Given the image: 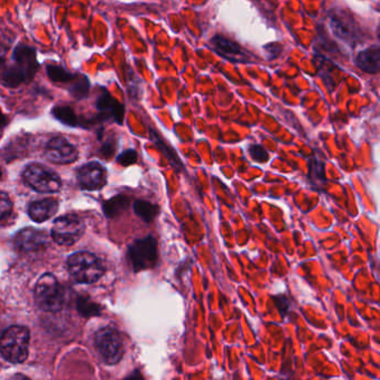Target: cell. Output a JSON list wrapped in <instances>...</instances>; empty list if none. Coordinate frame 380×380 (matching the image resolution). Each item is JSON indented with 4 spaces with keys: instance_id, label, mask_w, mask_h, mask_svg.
<instances>
[{
    "instance_id": "cell-1",
    "label": "cell",
    "mask_w": 380,
    "mask_h": 380,
    "mask_svg": "<svg viewBox=\"0 0 380 380\" xmlns=\"http://www.w3.org/2000/svg\"><path fill=\"white\" fill-rule=\"evenodd\" d=\"M30 331L24 326H13L0 336V352L13 364H21L28 357Z\"/></svg>"
},
{
    "instance_id": "cell-2",
    "label": "cell",
    "mask_w": 380,
    "mask_h": 380,
    "mask_svg": "<svg viewBox=\"0 0 380 380\" xmlns=\"http://www.w3.org/2000/svg\"><path fill=\"white\" fill-rule=\"evenodd\" d=\"M69 271L76 283L90 285L96 283L103 275L105 268L95 254L90 252H76L67 261Z\"/></svg>"
},
{
    "instance_id": "cell-3",
    "label": "cell",
    "mask_w": 380,
    "mask_h": 380,
    "mask_svg": "<svg viewBox=\"0 0 380 380\" xmlns=\"http://www.w3.org/2000/svg\"><path fill=\"white\" fill-rule=\"evenodd\" d=\"M328 18L333 34L341 42L351 47H355L357 44L362 42L364 34L362 27L348 11L340 8L331 9L328 13Z\"/></svg>"
},
{
    "instance_id": "cell-4",
    "label": "cell",
    "mask_w": 380,
    "mask_h": 380,
    "mask_svg": "<svg viewBox=\"0 0 380 380\" xmlns=\"http://www.w3.org/2000/svg\"><path fill=\"white\" fill-rule=\"evenodd\" d=\"M35 300L44 311L56 312L63 308V287L53 275L45 273L40 277L35 288Z\"/></svg>"
},
{
    "instance_id": "cell-5",
    "label": "cell",
    "mask_w": 380,
    "mask_h": 380,
    "mask_svg": "<svg viewBox=\"0 0 380 380\" xmlns=\"http://www.w3.org/2000/svg\"><path fill=\"white\" fill-rule=\"evenodd\" d=\"M95 346L100 358L106 364H117L124 356V341L121 333L111 327L97 331Z\"/></svg>"
},
{
    "instance_id": "cell-6",
    "label": "cell",
    "mask_w": 380,
    "mask_h": 380,
    "mask_svg": "<svg viewBox=\"0 0 380 380\" xmlns=\"http://www.w3.org/2000/svg\"><path fill=\"white\" fill-rule=\"evenodd\" d=\"M127 256L135 272L152 269L159 259L158 241L152 235L138 239L131 244Z\"/></svg>"
},
{
    "instance_id": "cell-7",
    "label": "cell",
    "mask_w": 380,
    "mask_h": 380,
    "mask_svg": "<svg viewBox=\"0 0 380 380\" xmlns=\"http://www.w3.org/2000/svg\"><path fill=\"white\" fill-rule=\"evenodd\" d=\"M25 182L32 190L40 193H53L61 188V179L55 172L42 164H30L23 173Z\"/></svg>"
},
{
    "instance_id": "cell-8",
    "label": "cell",
    "mask_w": 380,
    "mask_h": 380,
    "mask_svg": "<svg viewBox=\"0 0 380 380\" xmlns=\"http://www.w3.org/2000/svg\"><path fill=\"white\" fill-rule=\"evenodd\" d=\"M84 222L75 214H67L54 222L52 237L59 246H71L82 238Z\"/></svg>"
},
{
    "instance_id": "cell-9",
    "label": "cell",
    "mask_w": 380,
    "mask_h": 380,
    "mask_svg": "<svg viewBox=\"0 0 380 380\" xmlns=\"http://www.w3.org/2000/svg\"><path fill=\"white\" fill-rule=\"evenodd\" d=\"M45 155L53 163L69 164L76 161L78 158V150L66 138L56 136L47 143Z\"/></svg>"
},
{
    "instance_id": "cell-10",
    "label": "cell",
    "mask_w": 380,
    "mask_h": 380,
    "mask_svg": "<svg viewBox=\"0 0 380 380\" xmlns=\"http://www.w3.org/2000/svg\"><path fill=\"white\" fill-rule=\"evenodd\" d=\"M13 65L24 73L27 83L32 82L40 69L36 50L25 44H18L13 49Z\"/></svg>"
},
{
    "instance_id": "cell-11",
    "label": "cell",
    "mask_w": 380,
    "mask_h": 380,
    "mask_svg": "<svg viewBox=\"0 0 380 380\" xmlns=\"http://www.w3.org/2000/svg\"><path fill=\"white\" fill-rule=\"evenodd\" d=\"M78 182L85 190H100L103 188L107 181V173L102 164L98 162H90L85 164L78 171Z\"/></svg>"
},
{
    "instance_id": "cell-12",
    "label": "cell",
    "mask_w": 380,
    "mask_h": 380,
    "mask_svg": "<svg viewBox=\"0 0 380 380\" xmlns=\"http://www.w3.org/2000/svg\"><path fill=\"white\" fill-rule=\"evenodd\" d=\"M95 104L96 109L102 112V117L105 119H112L117 124H123L125 115L124 105L115 100L109 90L102 88Z\"/></svg>"
},
{
    "instance_id": "cell-13",
    "label": "cell",
    "mask_w": 380,
    "mask_h": 380,
    "mask_svg": "<svg viewBox=\"0 0 380 380\" xmlns=\"http://www.w3.org/2000/svg\"><path fill=\"white\" fill-rule=\"evenodd\" d=\"M47 237L42 231L35 230L32 227L24 229L17 233L15 247L21 252H34L45 248Z\"/></svg>"
},
{
    "instance_id": "cell-14",
    "label": "cell",
    "mask_w": 380,
    "mask_h": 380,
    "mask_svg": "<svg viewBox=\"0 0 380 380\" xmlns=\"http://www.w3.org/2000/svg\"><path fill=\"white\" fill-rule=\"evenodd\" d=\"M212 46L218 54L231 61H246V52L241 48L238 42L225 38L222 35H215L211 40Z\"/></svg>"
},
{
    "instance_id": "cell-15",
    "label": "cell",
    "mask_w": 380,
    "mask_h": 380,
    "mask_svg": "<svg viewBox=\"0 0 380 380\" xmlns=\"http://www.w3.org/2000/svg\"><path fill=\"white\" fill-rule=\"evenodd\" d=\"M355 64L360 71L367 74H377L380 69L379 46H372L360 52L355 57Z\"/></svg>"
},
{
    "instance_id": "cell-16",
    "label": "cell",
    "mask_w": 380,
    "mask_h": 380,
    "mask_svg": "<svg viewBox=\"0 0 380 380\" xmlns=\"http://www.w3.org/2000/svg\"><path fill=\"white\" fill-rule=\"evenodd\" d=\"M59 210V201L55 198H42V200L34 201L30 206L28 213L35 222H44L49 220L55 215Z\"/></svg>"
},
{
    "instance_id": "cell-17",
    "label": "cell",
    "mask_w": 380,
    "mask_h": 380,
    "mask_svg": "<svg viewBox=\"0 0 380 380\" xmlns=\"http://www.w3.org/2000/svg\"><path fill=\"white\" fill-rule=\"evenodd\" d=\"M25 83H27L26 76L16 65L4 67L0 71V84L5 88H17Z\"/></svg>"
},
{
    "instance_id": "cell-18",
    "label": "cell",
    "mask_w": 380,
    "mask_h": 380,
    "mask_svg": "<svg viewBox=\"0 0 380 380\" xmlns=\"http://www.w3.org/2000/svg\"><path fill=\"white\" fill-rule=\"evenodd\" d=\"M67 90H69L71 96H73L75 100H84L90 94V81L85 75L76 74L74 80L67 85Z\"/></svg>"
},
{
    "instance_id": "cell-19",
    "label": "cell",
    "mask_w": 380,
    "mask_h": 380,
    "mask_svg": "<svg viewBox=\"0 0 380 380\" xmlns=\"http://www.w3.org/2000/svg\"><path fill=\"white\" fill-rule=\"evenodd\" d=\"M130 198L125 196H114L111 200L106 201L103 209L107 218H117L119 214L126 211L127 208L130 206Z\"/></svg>"
},
{
    "instance_id": "cell-20",
    "label": "cell",
    "mask_w": 380,
    "mask_h": 380,
    "mask_svg": "<svg viewBox=\"0 0 380 380\" xmlns=\"http://www.w3.org/2000/svg\"><path fill=\"white\" fill-rule=\"evenodd\" d=\"M134 212L143 221L153 222L160 213L159 206L150 203L148 201L138 200L134 202Z\"/></svg>"
},
{
    "instance_id": "cell-21",
    "label": "cell",
    "mask_w": 380,
    "mask_h": 380,
    "mask_svg": "<svg viewBox=\"0 0 380 380\" xmlns=\"http://www.w3.org/2000/svg\"><path fill=\"white\" fill-rule=\"evenodd\" d=\"M52 115L55 117L57 121H61L63 124L67 126L76 127L80 124L78 117L74 109H71L69 105H57L52 109Z\"/></svg>"
},
{
    "instance_id": "cell-22",
    "label": "cell",
    "mask_w": 380,
    "mask_h": 380,
    "mask_svg": "<svg viewBox=\"0 0 380 380\" xmlns=\"http://www.w3.org/2000/svg\"><path fill=\"white\" fill-rule=\"evenodd\" d=\"M46 71H47L48 78L54 84L69 85L76 76V74H71L66 69L59 65H47Z\"/></svg>"
},
{
    "instance_id": "cell-23",
    "label": "cell",
    "mask_w": 380,
    "mask_h": 380,
    "mask_svg": "<svg viewBox=\"0 0 380 380\" xmlns=\"http://www.w3.org/2000/svg\"><path fill=\"white\" fill-rule=\"evenodd\" d=\"M150 138L153 140V142L155 143L156 146H159L160 150L163 152L165 155H167V159L171 161V163L175 167H182V163H181L180 160L177 158V153L174 150H172L170 146H167L163 141L160 138L159 134H156L153 131H150Z\"/></svg>"
},
{
    "instance_id": "cell-24",
    "label": "cell",
    "mask_w": 380,
    "mask_h": 380,
    "mask_svg": "<svg viewBox=\"0 0 380 380\" xmlns=\"http://www.w3.org/2000/svg\"><path fill=\"white\" fill-rule=\"evenodd\" d=\"M77 309L84 317H93L100 314V308L98 304H94L90 299L80 298L77 301Z\"/></svg>"
},
{
    "instance_id": "cell-25",
    "label": "cell",
    "mask_w": 380,
    "mask_h": 380,
    "mask_svg": "<svg viewBox=\"0 0 380 380\" xmlns=\"http://www.w3.org/2000/svg\"><path fill=\"white\" fill-rule=\"evenodd\" d=\"M309 177L311 181H322L325 182V165L319 160L312 159L310 161Z\"/></svg>"
},
{
    "instance_id": "cell-26",
    "label": "cell",
    "mask_w": 380,
    "mask_h": 380,
    "mask_svg": "<svg viewBox=\"0 0 380 380\" xmlns=\"http://www.w3.org/2000/svg\"><path fill=\"white\" fill-rule=\"evenodd\" d=\"M249 154L252 160L258 163H266V162L269 161V153L263 146H259V144H252V146H249Z\"/></svg>"
},
{
    "instance_id": "cell-27",
    "label": "cell",
    "mask_w": 380,
    "mask_h": 380,
    "mask_svg": "<svg viewBox=\"0 0 380 380\" xmlns=\"http://www.w3.org/2000/svg\"><path fill=\"white\" fill-rule=\"evenodd\" d=\"M13 209V202L8 194L3 191H0V220L9 215Z\"/></svg>"
},
{
    "instance_id": "cell-28",
    "label": "cell",
    "mask_w": 380,
    "mask_h": 380,
    "mask_svg": "<svg viewBox=\"0 0 380 380\" xmlns=\"http://www.w3.org/2000/svg\"><path fill=\"white\" fill-rule=\"evenodd\" d=\"M136 161H138V153L134 150H125L123 153L119 154V158H117V162L123 167L132 165V164L136 163Z\"/></svg>"
},
{
    "instance_id": "cell-29",
    "label": "cell",
    "mask_w": 380,
    "mask_h": 380,
    "mask_svg": "<svg viewBox=\"0 0 380 380\" xmlns=\"http://www.w3.org/2000/svg\"><path fill=\"white\" fill-rule=\"evenodd\" d=\"M273 301H275V307L280 311L281 316L285 317L288 314L289 307H290V302H289L288 299L285 298V296H278L273 298Z\"/></svg>"
},
{
    "instance_id": "cell-30",
    "label": "cell",
    "mask_w": 380,
    "mask_h": 380,
    "mask_svg": "<svg viewBox=\"0 0 380 380\" xmlns=\"http://www.w3.org/2000/svg\"><path fill=\"white\" fill-rule=\"evenodd\" d=\"M264 48L267 50L268 55H270V59H275L283 52V47L279 44H269Z\"/></svg>"
},
{
    "instance_id": "cell-31",
    "label": "cell",
    "mask_w": 380,
    "mask_h": 380,
    "mask_svg": "<svg viewBox=\"0 0 380 380\" xmlns=\"http://www.w3.org/2000/svg\"><path fill=\"white\" fill-rule=\"evenodd\" d=\"M114 148H115V146H114L113 142H107L105 146H104L103 150L106 154L111 155V154H113L114 150H115Z\"/></svg>"
},
{
    "instance_id": "cell-32",
    "label": "cell",
    "mask_w": 380,
    "mask_h": 380,
    "mask_svg": "<svg viewBox=\"0 0 380 380\" xmlns=\"http://www.w3.org/2000/svg\"><path fill=\"white\" fill-rule=\"evenodd\" d=\"M7 124H8V117L3 112H0V129H3Z\"/></svg>"
},
{
    "instance_id": "cell-33",
    "label": "cell",
    "mask_w": 380,
    "mask_h": 380,
    "mask_svg": "<svg viewBox=\"0 0 380 380\" xmlns=\"http://www.w3.org/2000/svg\"><path fill=\"white\" fill-rule=\"evenodd\" d=\"M6 59L3 56H0V71L3 69L4 65H5Z\"/></svg>"
},
{
    "instance_id": "cell-34",
    "label": "cell",
    "mask_w": 380,
    "mask_h": 380,
    "mask_svg": "<svg viewBox=\"0 0 380 380\" xmlns=\"http://www.w3.org/2000/svg\"><path fill=\"white\" fill-rule=\"evenodd\" d=\"M0 177H1V171H0Z\"/></svg>"
}]
</instances>
